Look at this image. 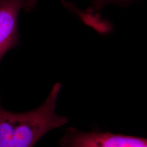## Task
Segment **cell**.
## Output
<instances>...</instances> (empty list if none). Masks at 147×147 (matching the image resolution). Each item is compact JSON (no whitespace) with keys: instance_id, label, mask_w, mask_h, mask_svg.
<instances>
[{"instance_id":"obj_6","label":"cell","mask_w":147,"mask_h":147,"mask_svg":"<svg viewBox=\"0 0 147 147\" xmlns=\"http://www.w3.org/2000/svg\"><path fill=\"white\" fill-rule=\"evenodd\" d=\"M62 1H63V2H64V0H62Z\"/></svg>"},{"instance_id":"obj_2","label":"cell","mask_w":147,"mask_h":147,"mask_svg":"<svg viewBox=\"0 0 147 147\" xmlns=\"http://www.w3.org/2000/svg\"><path fill=\"white\" fill-rule=\"evenodd\" d=\"M58 144L61 147H147V140L107 132L82 131L71 127L65 129Z\"/></svg>"},{"instance_id":"obj_5","label":"cell","mask_w":147,"mask_h":147,"mask_svg":"<svg viewBox=\"0 0 147 147\" xmlns=\"http://www.w3.org/2000/svg\"><path fill=\"white\" fill-rule=\"evenodd\" d=\"M38 0H29L25 9L26 11H31L36 5Z\"/></svg>"},{"instance_id":"obj_1","label":"cell","mask_w":147,"mask_h":147,"mask_svg":"<svg viewBox=\"0 0 147 147\" xmlns=\"http://www.w3.org/2000/svg\"><path fill=\"white\" fill-rule=\"evenodd\" d=\"M62 85L56 83L42 105L33 110L14 112L0 104V147H33L42 137L68 122L56 112Z\"/></svg>"},{"instance_id":"obj_3","label":"cell","mask_w":147,"mask_h":147,"mask_svg":"<svg viewBox=\"0 0 147 147\" xmlns=\"http://www.w3.org/2000/svg\"><path fill=\"white\" fill-rule=\"evenodd\" d=\"M29 0H0V61L19 40L18 16Z\"/></svg>"},{"instance_id":"obj_4","label":"cell","mask_w":147,"mask_h":147,"mask_svg":"<svg viewBox=\"0 0 147 147\" xmlns=\"http://www.w3.org/2000/svg\"><path fill=\"white\" fill-rule=\"evenodd\" d=\"M131 0H92L93 7L96 10L101 9L105 5L111 3H115L121 5L127 4Z\"/></svg>"}]
</instances>
